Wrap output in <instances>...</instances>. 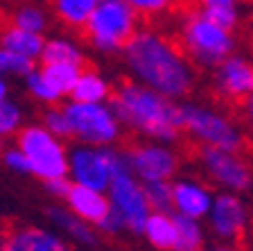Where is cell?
<instances>
[{
    "mask_svg": "<svg viewBox=\"0 0 253 251\" xmlns=\"http://www.w3.org/2000/svg\"><path fill=\"white\" fill-rule=\"evenodd\" d=\"M43 46H45V37L41 32L23 30V27H16L11 23L0 30V48L7 52L18 54V57L37 61V59H41Z\"/></svg>",
    "mask_w": 253,
    "mask_h": 251,
    "instance_id": "ac0fdd59",
    "label": "cell"
},
{
    "mask_svg": "<svg viewBox=\"0 0 253 251\" xmlns=\"http://www.w3.org/2000/svg\"><path fill=\"white\" fill-rule=\"evenodd\" d=\"M5 236H7V231L0 229V247H2V242H5Z\"/></svg>",
    "mask_w": 253,
    "mask_h": 251,
    "instance_id": "60d3db41",
    "label": "cell"
},
{
    "mask_svg": "<svg viewBox=\"0 0 253 251\" xmlns=\"http://www.w3.org/2000/svg\"><path fill=\"white\" fill-rule=\"evenodd\" d=\"M2 161H5V165L9 167V170H14V172L30 174V165H27L25 154H23L16 145L9 147V150H2Z\"/></svg>",
    "mask_w": 253,
    "mask_h": 251,
    "instance_id": "836d02e7",
    "label": "cell"
},
{
    "mask_svg": "<svg viewBox=\"0 0 253 251\" xmlns=\"http://www.w3.org/2000/svg\"><path fill=\"white\" fill-rule=\"evenodd\" d=\"M199 163L204 172L211 177V181L217 183L219 188L231 190V193H244L251 188L253 172L249 163L240 156V152L201 145Z\"/></svg>",
    "mask_w": 253,
    "mask_h": 251,
    "instance_id": "30bf717a",
    "label": "cell"
},
{
    "mask_svg": "<svg viewBox=\"0 0 253 251\" xmlns=\"http://www.w3.org/2000/svg\"><path fill=\"white\" fill-rule=\"evenodd\" d=\"M126 170H131L129 156L113 145L97 147L77 143V147L68 150V179L73 183L106 190L111 179Z\"/></svg>",
    "mask_w": 253,
    "mask_h": 251,
    "instance_id": "8992f818",
    "label": "cell"
},
{
    "mask_svg": "<svg viewBox=\"0 0 253 251\" xmlns=\"http://www.w3.org/2000/svg\"><path fill=\"white\" fill-rule=\"evenodd\" d=\"M70 125V138L84 145H116L122 136V122L106 102H75L61 104Z\"/></svg>",
    "mask_w": 253,
    "mask_h": 251,
    "instance_id": "ba28073f",
    "label": "cell"
},
{
    "mask_svg": "<svg viewBox=\"0 0 253 251\" xmlns=\"http://www.w3.org/2000/svg\"><path fill=\"white\" fill-rule=\"evenodd\" d=\"M201 14L208 16L211 21L219 23L226 30H235L240 23V9L237 5H212V7H201Z\"/></svg>",
    "mask_w": 253,
    "mask_h": 251,
    "instance_id": "f1b7e54d",
    "label": "cell"
},
{
    "mask_svg": "<svg viewBox=\"0 0 253 251\" xmlns=\"http://www.w3.org/2000/svg\"><path fill=\"white\" fill-rule=\"evenodd\" d=\"M100 0H52V11L63 25L82 30Z\"/></svg>",
    "mask_w": 253,
    "mask_h": 251,
    "instance_id": "44dd1931",
    "label": "cell"
},
{
    "mask_svg": "<svg viewBox=\"0 0 253 251\" xmlns=\"http://www.w3.org/2000/svg\"><path fill=\"white\" fill-rule=\"evenodd\" d=\"M16 147L25 154L30 174L41 181L68 177V147L45 125H27L16 131Z\"/></svg>",
    "mask_w": 253,
    "mask_h": 251,
    "instance_id": "5b68a950",
    "label": "cell"
},
{
    "mask_svg": "<svg viewBox=\"0 0 253 251\" xmlns=\"http://www.w3.org/2000/svg\"><path fill=\"white\" fill-rule=\"evenodd\" d=\"M106 195H109L111 208L118 210L120 217L125 220L126 231L142 233L145 222H147L149 213H152V206L147 201L145 186H142L140 179L133 177L131 170L116 174L111 179L109 188H106Z\"/></svg>",
    "mask_w": 253,
    "mask_h": 251,
    "instance_id": "9c48e42d",
    "label": "cell"
},
{
    "mask_svg": "<svg viewBox=\"0 0 253 251\" xmlns=\"http://www.w3.org/2000/svg\"><path fill=\"white\" fill-rule=\"evenodd\" d=\"M181 115H183V131L199 145L242 152L244 134L226 113L201 102H185L181 104Z\"/></svg>",
    "mask_w": 253,
    "mask_h": 251,
    "instance_id": "52a82bcc",
    "label": "cell"
},
{
    "mask_svg": "<svg viewBox=\"0 0 253 251\" xmlns=\"http://www.w3.org/2000/svg\"><path fill=\"white\" fill-rule=\"evenodd\" d=\"M23 127V111L16 102L0 100V138L16 136V131Z\"/></svg>",
    "mask_w": 253,
    "mask_h": 251,
    "instance_id": "4316f807",
    "label": "cell"
},
{
    "mask_svg": "<svg viewBox=\"0 0 253 251\" xmlns=\"http://www.w3.org/2000/svg\"><path fill=\"white\" fill-rule=\"evenodd\" d=\"M211 251H240V249H235V247H231V245H219V247H212Z\"/></svg>",
    "mask_w": 253,
    "mask_h": 251,
    "instance_id": "ab89813d",
    "label": "cell"
},
{
    "mask_svg": "<svg viewBox=\"0 0 253 251\" xmlns=\"http://www.w3.org/2000/svg\"><path fill=\"white\" fill-rule=\"evenodd\" d=\"M138 30V14L125 0H100L84 23L86 41L100 52H118Z\"/></svg>",
    "mask_w": 253,
    "mask_h": 251,
    "instance_id": "277c9868",
    "label": "cell"
},
{
    "mask_svg": "<svg viewBox=\"0 0 253 251\" xmlns=\"http://www.w3.org/2000/svg\"><path fill=\"white\" fill-rule=\"evenodd\" d=\"M43 186H45V190L50 195H52L54 199H63L66 197V193H68L70 188V179L68 177H59V179H47V181H43Z\"/></svg>",
    "mask_w": 253,
    "mask_h": 251,
    "instance_id": "e575fe53",
    "label": "cell"
},
{
    "mask_svg": "<svg viewBox=\"0 0 253 251\" xmlns=\"http://www.w3.org/2000/svg\"><path fill=\"white\" fill-rule=\"evenodd\" d=\"M95 229L100 231V233H104V236H116V233L126 231V226H125V220L120 217V213L111 208L109 213H106L104 217L97 222V226H95Z\"/></svg>",
    "mask_w": 253,
    "mask_h": 251,
    "instance_id": "d6a6232c",
    "label": "cell"
},
{
    "mask_svg": "<svg viewBox=\"0 0 253 251\" xmlns=\"http://www.w3.org/2000/svg\"><path fill=\"white\" fill-rule=\"evenodd\" d=\"M211 224V231L219 240H235L244 233L249 222V213L244 201L240 199V193H219L212 197L211 210L206 215Z\"/></svg>",
    "mask_w": 253,
    "mask_h": 251,
    "instance_id": "7c38bea8",
    "label": "cell"
},
{
    "mask_svg": "<svg viewBox=\"0 0 253 251\" xmlns=\"http://www.w3.org/2000/svg\"><path fill=\"white\" fill-rule=\"evenodd\" d=\"M34 68V61L25 57H18L14 52H7L0 48V73L5 75H23L25 77L30 70Z\"/></svg>",
    "mask_w": 253,
    "mask_h": 251,
    "instance_id": "4dcf8cb0",
    "label": "cell"
},
{
    "mask_svg": "<svg viewBox=\"0 0 253 251\" xmlns=\"http://www.w3.org/2000/svg\"><path fill=\"white\" fill-rule=\"evenodd\" d=\"M11 25L23 27V30H30V32H41L43 34L47 27V16H45V11L39 9V7L25 5L11 14Z\"/></svg>",
    "mask_w": 253,
    "mask_h": 251,
    "instance_id": "484cf974",
    "label": "cell"
},
{
    "mask_svg": "<svg viewBox=\"0 0 253 251\" xmlns=\"http://www.w3.org/2000/svg\"><path fill=\"white\" fill-rule=\"evenodd\" d=\"M129 156V167L136 179L142 183L149 181H172V177L179 170V156L168 143H140L133 150L126 152Z\"/></svg>",
    "mask_w": 253,
    "mask_h": 251,
    "instance_id": "8fae6325",
    "label": "cell"
},
{
    "mask_svg": "<svg viewBox=\"0 0 253 251\" xmlns=\"http://www.w3.org/2000/svg\"><path fill=\"white\" fill-rule=\"evenodd\" d=\"M181 50L201 68H215L235 50L233 30L221 27L199 11H190L181 23Z\"/></svg>",
    "mask_w": 253,
    "mask_h": 251,
    "instance_id": "3957f363",
    "label": "cell"
},
{
    "mask_svg": "<svg viewBox=\"0 0 253 251\" xmlns=\"http://www.w3.org/2000/svg\"><path fill=\"white\" fill-rule=\"evenodd\" d=\"M25 86L27 91H30V95L34 100H39V102H43V104H59L61 102V95L57 93V91L50 86V82H47L45 77L41 75V70L39 68H32L30 73L25 75Z\"/></svg>",
    "mask_w": 253,
    "mask_h": 251,
    "instance_id": "d4e9b609",
    "label": "cell"
},
{
    "mask_svg": "<svg viewBox=\"0 0 253 251\" xmlns=\"http://www.w3.org/2000/svg\"><path fill=\"white\" fill-rule=\"evenodd\" d=\"M145 195L152 210H169L172 208V183L169 181H149L142 183Z\"/></svg>",
    "mask_w": 253,
    "mask_h": 251,
    "instance_id": "83f0119b",
    "label": "cell"
},
{
    "mask_svg": "<svg viewBox=\"0 0 253 251\" xmlns=\"http://www.w3.org/2000/svg\"><path fill=\"white\" fill-rule=\"evenodd\" d=\"M142 236L147 238V242L152 247H156V249L174 251V247H176V238H179L174 215L169 213V210H152L149 217H147V222H145Z\"/></svg>",
    "mask_w": 253,
    "mask_h": 251,
    "instance_id": "d6986e66",
    "label": "cell"
},
{
    "mask_svg": "<svg viewBox=\"0 0 253 251\" xmlns=\"http://www.w3.org/2000/svg\"><path fill=\"white\" fill-rule=\"evenodd\" d=\"M68 98L75 102H106L111 98V86L97 70L82 68Z\"/></svg>",
    "mask_w": 253,
    "mask_h": 251,
    "instance_id": "ffe728a7",
    "label": "cell"
},
{
    "mask_svg": "<svg viewBox=\"0 0 253 251\" xmlns=\"http://www.w3.org/2000/svg\"><path fill=\"white\" fill-rule=\"evenodd\" d=\"M217 93L226 100H247L253 95V63L247 57L228 54L219 66H215L212 77Z\"/></svg>",
    "mask_w": 253,
    "mask_h": 251,
    "instance_id": "4fadbf2b",
    "label": "cell"
},
{
    "mask_svg": "<svg viewBox=\"0 0 253 251\" xmlns=\"http://www.w3.org/2000/svg\"><path fill=\"white\" fill-rule=\"evenodd\" d=\"M174 222H176V231H179L174 251H201L204 249L206 233H204V226H201V220L174 213Z\"/></svg>",
    "mask_w": 253,
    "mask_h": 251,
    "instance_id": "603a6c76",
    "label": "cell"
},
{
    "mask_svg": "<svg viewBox=\"0 0 253 251\" xmlns=\"http://www.w3.org/2000/svg\"><path fill=\"white\" fill-rule=\"evenodd\" d=\"M11 23V16H5V11L0 9V30H2V27H7Z\"/></svg>",
    "mask_w": 253,
    "mask_h": 251,
    "instance_id": "f35d334b",
    "label": "cell"
},
{
    "mask_svg": "<svg viewBox=\"0 0 253 251\" xmlns=\"http://www.w3.org/2000/svg\"><path fill=\"white\" fill-rule=\"evenodd\" d=\"M212 197L215 195L195 179H176L172 183V208L195 220H204L208 215Z\"/></svg>",
    "mask_w": 253,
    "mask_h": 251,
    "instance_id": "9a60e30c",
    "label": "cell"
},
{
    "mask_svg": "<svg viewBox=\"0 0 253 251\" xmlns=\"http://www.w3.org/2000/svg\"><path fill=\"white\" fill-rule=\"evenodd\" d=\"M133 79L165 98L181 100L195 86V68L181 46L156 30H136L122 48Z\"/></svg>",
    "mask_w": 253,
    "mask_h": 251,
    "instance_id": "6da1fadb",
    "label": "cell"
},
{
    "mask_svg": "<svg viewBox=\"0 0 253 251\" xmlns=\"http://www.w3.org/2000/svg\"><path fill=\"white\" fill-rule=\"evenodd\" d=\"M247 115H249V120H251V125H253V95L247 98Z\"/></svg>",
    "mask_w": 253,
    "mask_h": 251,
    "instance_id": "74e56055",
    "label": "cell"
},
{
    "mask_svg": "<svg viewBox=\"0 0 253 251\" xmlns=\"http://www.w3.org/2000/svg\"><path fill=\"white\" fill-rule=\"evenodd\" d=\"M47 217L52 220V224L61 231L63 238H68L70 242L79 247H95L100 242L97 233L100 231L95 229L90 222L82 220L79 215H75L70 208H63V206H50L47 208Z\"/></svg>",
    "mask_w": 253,
    "mask_h": 251,
    "instance_id": "e0dca14e",
    "label": "cell"
},
{
    "mask_svg": "<svg viewBox=\"0 0 253 251\" xmlns=\"http://www.w3.org/2000/svg\"><path fill=\"white\" fill-rule=\"evenodd\" d=\"M82 63H66V61H57V63H41V75L50 82L54 91H57L61 98L70 93V89L75 86L79 73H82Z\"/></svg>",
    "mask_w": 253,
    "mask_h": 251,
    "instance_id": "7402d4cb",
    "label": "cell"
},
{
    "mask_svg": "<svg viewBox=\"0 0 253 251\" xmlns=\"http://www.w3.org/2000/svg\"><path fill=\"white\" fill-rule=\"evenodd\" d=\"M237 0H199V7H212V5H235Z\"/></svg>",
    "mask_w": 253,
    "mask_h": 251,
    "instance_id": "d590c367",
    "label": "cell"
},
{
    "mask_svg": "<svg viewBox=\"0 0 253 251\" xmlns=\"http://www.w3.org/2000/svg\"><path fill=\"white\" fill-rule=\"evenodd\" d=\"M43 125L52 131L54 136L63 138V141L70 138V125H68V118H66L63 106H59V104L50 106V109L45 111V115H43Z\"/></svg>",
    "mask_w": 253,
    "mask_h": 251,
    "instance_id": "f546056e",
    "label": "cell"
},
{
    "mask_svg": "<svg viewBox=\"0 0 253 251\" xmlns=\"http://www.w3.org/2000/svg\"><path fill=\"white\" fill-rule=\"evenodd\" d=\"M0 251H73L70 240L45 226H18L7 231Z\"/></svg>",
    "mask_w": 253,
    "mask_h": 251,
    "instance_id": "5bb4252c",
    "label": "cell"
},
{
    "mask_svg": "<svg viewBox=\"0 0 253 251\" xmlns=\"http://www.w3.org/2000/svg\"><path fill=\"white\" fill-rule=\"evenodd\" d=\"M41 63H57V61H66V63H86V57L82 52V48L77 43L68 41V39H50L43 46L41 52Z\"/></svg>",
    "mask_w": 253,
    "mask_h": 251,
    "instance_id": "cb8c5ba5",
    "label": "cell"
},
{
    "mask_svg": "<svg viewBox=\"0 0 253 251\" xmlns=\"http://www.w3.org/2000/svg\"><path fill=\"white\" fill-rule=\"evenodd\" d=\"M111 109L122 127L158 143H172L183 131V115L176 100L165 98L140 82H122L111 91Z\"/></svg>",
    "mask_w": 253,
    "mask_h": 251,
    "instance_id": "7a4b0ae2",
    "label": "cell"
},
{
    "mask_svg": "<svg viewBox=\"0 0 253 251\" xmlns=\"http://www.w3.org/2000/svg\"><path fill=\"white\" fill-rule=\"evenodd\" d=\"M125 2L131 7L138 16H149V18H154V16L168 14L176 0H125Z\"/></svg>",
    "mask_w": 253,
    "mask_h": 251,
    "instance_id": "1f68e13d",
    "label": "cell"
},
{
    "mask_svg": "<svg viewBox=\"0 0 253 251\" xmlns=\"http://www.w3.org/2000/svg\"><path fill=\"white\" fill-rule=\"evenodd\" d=\"M63 201H66V208H70L75 215L90 222L93 226H97V222L111 210V201L106 190L88 188V186L73 183V181H70V188L66 193V197H63Z\"/></svg>",
    "mask_w": 253,
    "mask_h": 251,
    "instance_id": "2e32d148",
    "label": "cell"
},
{
    "mask_svg": "<svg viewBox=\"0 0 253 251\" xmlns=\"http://www.w3.org/2000/svg\"><path fill=\"white\" fill-rule=\"evenodd\" d=\"M7 95H9V84H7L5 75L0 73V100H5Z\"/></svg>",
    "mask_w": 253,
    "mask_h": 251,
    "instance_id": "8d00e7d4",
    "label": "cell"
},
{
    "mask_svg": "<svg viewBox=\"0 0 253 251\" xmlns=\"http://www.w3.org/2000/svg\"><path fill=\"white\" fill-rule=\"evenodd\" d=\"M0 154H2V138H0Z\"/></svg>",
    "mask_w": 253,
    "mask_h": 251,
    "instance_id": "b9f144b4",
    "label": "cell"
}]
</instances>
